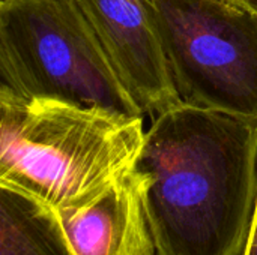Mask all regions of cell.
I'll use <instances>...</instances> for the list:
<instances>
[{
    "mask_svg": "<svg viewBox=\"0 0 257 255\" xmlns=\"http://www.w3.org/2000/svg\"><path fill=\"white\" fill-rule=\"evenodd\" d=\"M137 168L148 177L155 255H244L257 204V125L181 102L155 116Z\"/></svg>",
    "mask_w": 257,
    "mask_h": 255,
    "instance_id": "6da1fadb",
    "label": "cell"
},
{
    "mask_svg": "<svg viewBox=\"0 0 257 255\" xmlns=\"http://www.w3.org/2000/svg\"><path fill=\"white\" fill-rule=\"evenodd\" d=\"M145 137L143 116L0 93V183L83 204L136 168Z\"/></svg>",
    "mask_w": 257,
    "mask_h": 255,
    "instance_id": "7a4b0ae2",
    "label": "cell"
},
{
    "mask_svg": "<svg viewBox=\"0 0 257 255\" xmlns=\"http://www.w3.org/2000/svg\"><path fill=\"white\" fill-rule=\"evenodd\" d=\"M0 93L143 116L78 0L0 2Z\"/></svg>",
    "mask_w": 257,
    "mask_h": 255,
    "instance_id": "3957f363",
    "label": "cell"
},
{
    "mask_svg": "<svg viewBox=\"0 0 257 255\" xmlns=\"http://www.w3.org/2000/svg\"><path fill=\"white\" fill-rule=\"evenodd\" d=\"M179 101L257 125V15L233 0H149Z\"/></svg>",
    "mask_w": 257,
    "mask_h": 255,
    "instance_id": "277c9868",
    "label": "cell"
},
{
    "mask_svg": "<svg viewBox=\"0 0 257 255\" xmlns=\"http://www.w3.org/2000/svg\"><path fill=\"white\" fill-rule=\"evenodd\" d=\"M125 90L145 114L181 104L149 0H78Z\"/></svg>",
    "mask_w": 257,
    "mask_h": 255,
    "instance_id": "5b68a950",
    "label": "cell"
},
{
    "mask_svg": "<svg viewBox=\"0 0 257 255\" xmlns=\"http://www.w3.org/2000/svg\"><path fill=\"white\" fill-rule=\"evenodd\" d=\"M148 177L137 168L95 198L56 209L77 255H155L146 216Z\"/></svg>",
    "mask_w": 257,
    "mask_h": 255,
    "instance_id": "8992f818",
    "label": "cell"
},
{
    "mask_svg": "<svg viewBox=\"0 0 257 255\" xmlns=\"http://www.w3.org/2000/svg\"><path fill=\"white\" fill-rule=\"evenodd\" d=\"M0 255L77 254L53 206L0 183Z\"/></svg>",
    "mask_w": 257,
    "mask_h": 255,
    "instance_id": "52a82bcc",
    "label": "cell"
},
{
    "mask_svg": "<svg viewBox=\"0 0 257 255\" xmlns=\"http://www.w3.org/2000/svg\"><path fill=\"white\" fill-rule=\"evenodd\" d=\"M244 255H257V204L256 212L253 216V224H251V230H250V237L247 242V248Z\"/></svg>",
    "mask_w": 257,
    "mask_h": 255,
    "instance_id": "ba28073f",
    "label": "cell"
},
{
    "mask_svg": "<svg viewBox=\"0 0 257 255\" xmlns=\"http://www.w3.org/2000/svg\"><path fill=\"white\" fill-rule=\"evenodd\" d=\"M235 3H238L239 6L248 9L250 12H253L254 15H257V0H233Z\"/></svg>",
    "mask_w": 257,
    "mask_h": 255,
    "instance_id": "9c48e42d",
    "label": "cell"
},
{
    "mask_svg": "<svg viewBox=\"0 0 257 255\" xmlns=\"http://www.w3.org/2000/svg\"><path fill=\"white\" fill-rule=\"evenodd\" d=\"M0 2H5V0H0Z\"/></svg>",
    "mask_w": 257,
    "mask_h": 255,
    "instance_id": "30bf717a",
    "label": "cell"
}]
</instances>
